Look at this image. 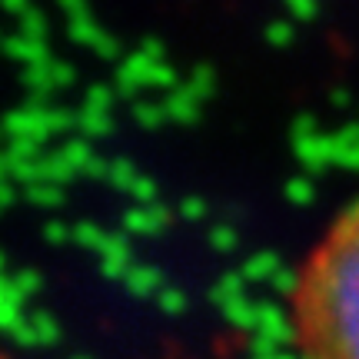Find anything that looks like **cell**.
<instances>
[{"instance_id":"obj_1","label":"cell","mask_w":359,"mask_h":359,"mask_svg":"<svg viewBox=\"0 0 359 359\" xmlns=\"http://www.w3.org/2000/svg\"><path fill=\"white\" fill-rule=\"evenodd\" d=\"M290 339L296 359H359V196L296 269Z\"/></svg>"},{"instance_id":"obj_2","label":"cell","mask_w":359,"mask_h":359,"mask_svg":"<svg viewBox=\"0 0 359 359\" xmlns=\"http://www.w3.org/2000/svg\"><path fill=\"white\" fill-rule=\"evenodd\" d=\"M0 359H11V356H7V353H4V349H0Z\"/></svg>"}]
</instances>
